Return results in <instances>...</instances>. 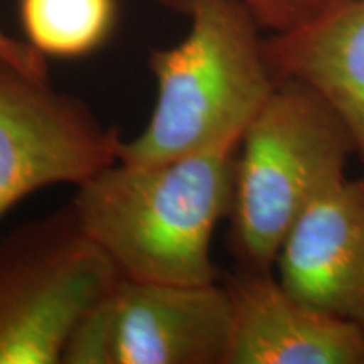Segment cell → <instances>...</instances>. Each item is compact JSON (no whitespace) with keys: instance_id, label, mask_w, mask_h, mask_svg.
<instances>
[{"instance_id":"obj_1","label":"cell","mask_w":364,"mask_h":364,"mask_svg":"<svg viewBox=\"0 0 364 364\" xmlns=\"http://www.w3.org/2000/svg\"><path fill=\"white\" fill-rule=\"evenodd\" d=\"M240 140L166 162L117 161L76 186L71 206L118 277L184 285L220 280L211 245L233 206Z\"/></svg>"},{"instance_id":"obj_2","label":"cell","mask_w":364,"mask_h":364,"mask_svg":"<svg viewBox=\"0 0 364 364\" xmlns=\"http://www.w3.org/2000/svg\"><path fill=\"white\" fill-rule=\"evenodd\" d=\"M186 17L184 38L149 54L156 102L142 132L122 140L118 162H166L241 136L275 88L263 29L247 7L201 0Z\"/></svg>"},{"instance_id":"obj_3","label":"cell","mask_w":364,"mask_h":364,"mask_svg":"<svg viewBox=\"0 0 364 364\" xmlns=\"http://www.w3.org/2000/svg\"><path fill=\"white\" fill-rule=\"evenodd\" d=\"M351 154V132L321 95L277 81L236 152L230 250L240 268L273 270L300 215L346 179Z\"/></svg>"},{"instance_id":"obj_4","label":"cell","mask_w":364,"mask_h":364,"mask_svg":"<svg viewBox=\"0 0 364 364\" xmlns=\"http://www.w3.org/2000/svg\"><path fill=\"white\" fill-rule=\"evenodd\" d=\"M117 280L71 204L0 236V364H63L76 326Z\"/></svg>"},{"instance_id":"obj_5","label":"cell","mask_w":364,"mask_h":364,"mask_svg":"<svg viewBox=\"0 0 364 364\" xmlns=\"http://www.w3.org/2000/svg\"><path fill=\"white\" fill-rule=\"evenodd\" d=\"M230 327L221 280L184 285L118 277L76 326L63 364H226Z\"/></svg>"},{"instance_id":"obj_6","label":"cell","mask_w":364,"mask_h":364,"mask_svg":"<svg viewBox=\"0 0 364 364\" xmlns=\"http://www.w3.org/2000/svg\"><path fill=\"white\" fill-rule=\"evenodd\" d=\"M122 140L83 100L0 59V218L41 189L80 186L115 164Z\"/></svg>"},{"instance_id":"obj_7","label":"cell","mask_w":364,"mask_h":364,"mask_svg":"<svg viewBox=\"0 0 364 364\" xmlns=\"http://www.w3.org/2000/svg\"><path fill=\"white\" fill-rule=\"evenodd\" d=\"M230 299L226 364H364V331L290 294L273 270L221 280Z\"/></svg>"},{"instance_id":"obj_8","label":"cell","mask_w":364,"mask_h":364,"mask_svg":"<svg viewBox=\"0 0 364 364\" xmlns=\"http://www.w3.org/2000/svg\"><path fill=\"white\" fill-rule=\"evenodd\" d=\"M280 284L304 302L364 331V177L318 196L285 236Z\"/></svg>"},{"instance_id":"obj_9","label":"cell","mask_w":364,"mask_h":364,"mask_svg":"<svg viewBox=\"0 0 364 364\" xmlns=\"http://www.w3.org/2000/svg\"><path fill=\"white\" fill-rule=\"evenodd\" d=\"M265 56L275 81H299L334 108L364 162V0H334L265 36Z\"/></svg>"},{"instance_id":"obj_10","label":"cell","mask_w":364,"mask_h":364,"mask_svg":"<svg viewBox=\"0 0 364 364\" xmlns=\"http://www.w3.org/2000/svg\"><path fill=\"white\" fill-rule=\"evenodd\" d=\"M118 0H19L24 39L46 59H81L110 41Z\"/></svg>"},{"instance_id":"obj_11","label":"cell","mask_w":364,"mask_h":364,"mask_svg":"<svg viewBox=\"0 0 364 364\" xmlns=\"http://www.w3.org/2000/svg\"><path fill=\"white\" fill-rule=\"evenodd\" d=\"M169 11L188 16L191 9L201 0H156ZM252 12L255 21L268 34L282 33L302 24L334 0H236Z\"/></svg>"},{"instance_id":"obj_12","label":"cell","mask_w":364,"mask_h":364,"mask_svg":"<svg viewBox=\"0 0 364 364\" xmlns=\"http://www.w3.org/2000/svg\"><path fill=\"white\" fill-rule=\"evenodd\" d=\"M0 59L38 78H49L48 59L36 51L26 39L9 34L2 26V21H0Z\"/></svg>"}]
</instances>
